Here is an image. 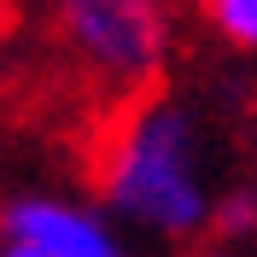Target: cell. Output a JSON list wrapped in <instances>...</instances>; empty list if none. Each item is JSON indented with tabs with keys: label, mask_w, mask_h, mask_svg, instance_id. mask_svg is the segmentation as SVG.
Returning a JSON list of instances; mask_svg holds the SVG:
<instances>
[{
	"label": "cell",
	"mask_w": 257,
	"mask_h": 257,
	"mask_svg": "<svg viewBox=\"0 0 257 257\" xmlns=\"http://www.w3.org/2000/svg\"><path fill=\"white\" fill-rule=\"evenodd\" d=\"M193 6L228 53H257V0H193Z\"/></svg>",
	"instance_id": "cell-5"
},
{
	"label": "cell",
	"mask_w": 257,
	"mask_h": 257,
	"mask_svg": "<svg viewBox=\"0 0 257 257\" xmlns=\"http://www.w3.org/2000/svg\"><path fill=\"white\" fill-rule=\"evenodd\" d=\"M210 240H216V245H234V251H240L245 240H257V187H251V181H234V187L216 193Z\"/></svg>",
	"instance_id": "cell-4"
},
{
	"label": "cell",
	"mask_w": 257,
	"mask_h": 257,
	"mask_svg": "<svg viewBox=\"0 0 257 257\" xmlns=\"http://www.w3.org/2000/svg\"><path fill=\"white\" fill-rule=\"evenodd\" d=\"M0 257H41L35 245H18V240H0Z\"/></svg>",
	"instance_id": "cell-8"
},
{
	"label": "cell",
	"mask_w": 257,
	"mask_h": 257,
	"mask_svg": "<svg viewBox=\"0 0 257 257\" xmlns=\"http://www.w3.org/2000/svg\"><path fill=\"white\" fill-rule=\"evenodd\" d=\"M0 240L35 245L41 257H128L123 228L88 199L24 187L0 199Z\"/></svg>",
	"instance_id": "cell-3"
},
{
	"label": "cell",
	"mask_w": 257,
	"mask_h": 257,
	"mask_svg": "<svg viewBox=\"0 0 257 257\" xmlns=\"http://www.w3.org/2000/svg\"><path fill=\"white\" fill-rule=\"evenodd\" d=\"M47 41L70 76L123 105L170 76L176 0H47Z\"/></svg>",
	"instance_id": "cell-2"
},
{
	"label": "cell",
	"mask_w": 257,
	"mask_h": 257,
	"mask_svg": "<svg viewBox=\"0 0 257 257\" xmlns=\"http://www.w3.org/2000/svg\"><path fill=\"white\" fill-rule=\"evenodd\" d=\"M88 181H94V205L123 234H146L164 245L210 240L216 187L205 176V135L193 105H181L164 88L111 105Z\"/></svg>",
	"instance_id": "cell-1"
},
{
	"label": "cell",
	"mask_w": 257,
	"mask_h": 257,
	"mask_svg": "<svg viewBox=\"0 0 257 257\" xmlns=\"http://www.w3.org/2000/svg\"><path fill=\"white\" fill-rule=\"evenodd\" d=\"M12 82H18V76H12V59H6V53H0V99L12 94Z\"/></svg>",
	"instance_id": "cell-9"
},
{
	"label": "cell",
	"mask_w": 257,
	"mask_h": 257,
	"mask_svg": "<svg viewBox=\"0 0 257 257\" xmlns=\"http://www.w3.org/2000/svg\"><path fill=\"white\" fill-rule=\"evenodd\" d=\"M18 12H24V0H0V35L18 24Z\"/></svg>",
	"instance_id": "cell-6"
},
{
	"label": "cell",
	"mask_w": 257,
	"mask_h": 257,
	"mask_svg": "<svg viewBox=\"0 0 257 257\" xmlns=\"http://www.w3.org/2000/svg\"><path fill=\"white\" fill-rule=\"evenodd\" d=\"M187 257H240V251H234V245H216V240H210V245H193Z\"/></svg>",
	"instance_id": "cell-7"
}]
</instances>
